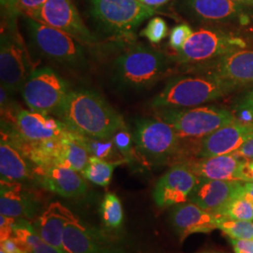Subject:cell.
Returning <instances> with one entry per match:
<instances>
[{"label":"cell","mask_w":253,"mask_h":253,"mask_svg":"<svg viewBox=\"0 0 253 253\" xmlns=\"http://www.w3.org/2000/svg\"><path fill=\"white\" fill-rule=\"evenodd\" d=\"M58 116L73 131L84 136L111 139L125 127L122 117L98 93L71 91Z\"/></svg>","instance_id":"6da1fadb"},{"label":"cell","mask_w":253,"mask_h":253,"mask_svg":"<svg viewBox=\"0 0 253 253\" xmlns=\"http://www.w3.org/2000/svg\"><path fill=\"white\" fill-rule=\"evenodd\" d=\"M244 84L216 76L197 74L172 78L151 102L162 109L190 108L225 97Z\"/></svg>","instance_id":"7a4b0ae2"},{"label":"cell","mask_w":253,"mask_h":253,"mask_svg":"<svg viewBox=\"0 0 253 253\" xmlns=\"http://www.w3.org/2000/svg\"><path fill=\"white\" fill-rule=\"evenodd\" d=\"M168 68L165 54L138 44L118 55L114 63V80L125 89L146 90L162 79Z\"/></svg>","instance_id":"3957f363"},{"label":"cell","mask_w":253,"mask_h":253,"mask_svg":"<svg viewBox=\"0 0 253 253\" xmlns=\"http://www.w3.org/2000/svg\"><path fill=\"white\" fill-rule=\"evenodd\" d=\"M93 18L102 30L118 39H130L136 28L155 14L138 0H89Z\"/></svg>","instance_id":"277c9868"},{"label":"cell","mask_w":253,"mask_h":253,"mask_svg":"<svg viewBox=\"0 0 253 253\" xmlns=\"http://www.w3.org/2000/svg\"><path fill=\"white\" fill-rule=\"evenodd\" d=\"M159 118L174 128L181 138L203 139L222 126L237 121L235 114L217 106L162 109Z\"/></svg>","instance_id":"5b68a950"},{"label":"cell","mask_w":253,"mask_h":253,"mask_svg":"<svg viewBox=\"0 0 253 253\" xmlns=\"http://www.w3.org/2000/svg\"><path fill=\"white\" fill-rule=\"evenodd\" d=\"M25 24L32 43L47 58L72 68L85 66L86 58L76 39L54 27L25 16Z\"/></svg>","instance_id":"8992f818"},{"label":"cell","mask_w":253,"mask_h":253,"mask_svg":"<svg viewBox=\"0 0 253 253\" xmlns=\"http://www.w3.org/2000/svg\"><path fill=\"white\" fill-rule=\"evenodd\" d=\"M70 92L67 82L48 67L32 71L21 89L29 109L43 115H58Z\"/></svg>","instance_id":"52a82bcc"},{"label":"cell","mask_w":253,"mask_h":253,"mask_svg":"<svg viewBox=\"0 0 253 253\" xmlns=\"http://www.w3.org/2000/svg\"><path fill=\"white\" fill-rule=\"evenodd\" d=\"M180 136L161 118H141L136 121L133 140L140 154L151 163H163L178 153Z\"/></svg>","instance_id":"ba28073f"},{"label":"cell","mask_w":253,"mask_h":253,"mask_svg":"<svg viewBox=\"0 0 253 253\" xmlns=\"http://www.w3.org/2000/svg\"><path fill=\"white\" fill-rule=\"evenodd\" d=\"M244 40L225 33L201 29L194 32L177 54L183 63L201 64L244 49Z\"/></svg>","instance_id":"9c48e42d"},{"label":"cell","mask_w":253,"mask_h":253,"mask_svg":"<svg viewBox=\"0 0 253 253\" xmlns=\"http://www.w3.org/2000/svg\"><path fill=\"white\" fill-rule=\"evenodd\" d=\"M29 59L23 40L9 25L1 32L0 42V79L1 84L14 94L21 91L29 74Z\"/></svg>","instance_id":"30bf717a"},{"label":"cell","mask_w":253,"mask_h":253,"mask_svg":"<svg viewBox=\"0 0 253 253\" xmlns=\"http://www.w3.org/2000/svg\"><path fill=\"white\" fill-rule=\"evenodd\" d=\"M28 17L66 32L82 44L94 45L97 42L96 37L84 25L72 0H47L41 9Z\"/></svg>","instance_id":"8fae6325"},{"label":"cell","mask_w":253,"mask_h":253,"mask_svg":"<svg viewBox=\"0 0 253 253\" xmlns=\"http://www.w3.org/2000/svg\"><path fill=\"white\" fill-rule=\"evenodd\" d=\"M198 179L187 164L173 166L163 174L154 188L153 199L156 205L165 208L187 203Z\"/></svg>","instance_id":"7c38bea8"},{"label":"cell","mask_w":253,"mask_h":253,"mask_svg":"<svg viewBox=\"0 0 253 253\" xmlns=\"http://www.w3.org/2000/svg\"><path fill=\"white\" fill-rule=\"evenodd\" d=\"M243 188V181L199 178L190 193L189 201L220 217L223 210L232 201L241 197Z\"/></svg>","instance_id":"4fadbf2b"},{"label":"cell","mask_w":253,"mask_h":253,"mask_svg":"<svg viewBox=\"0 0 253 253\" xmlns=\"http://www.w3.org/2000/svg\"><path fill=\"white\" fill-rule=\"evenodd\" d=\"M12 122L16 136L27 145L58 139L69 129L63 121L22 109H17Z\"/></svg>","instance_id":"5bb4252c"},{"label":"cell","mask_w":253,"mask_h":253,"mask_svg":"<svg viewBox=\"0 0 253 253\" xmlns=\"http://www.w3.org/2000/svg\"><path fill=\"white\" fill-rule=\"evenodd\" d=\"M193 72L245 84L253 81V51L240 50L208 62L197 64Z\"/></svg>","instance_id":"9a60e30c"},{"label":"cell","mask_w":253,"mask_h":253,"mask_svg":"<svg viewBox=\"0 0 253 253\" xmlns=\"http://www.w3.org/2000/svg\"><path fill=\"white\" fill-rule=\"evenodd\" d=\"M253 138V122L235 121L201 140L198 157L210 158L235 152Z\"/></svg>","instance_id":"2e32d148"},{"label":"cell","mask_w":253,"mask_h":253,"mask_svg":"<svg viewBox=\"0 0 253 253\" xmlns=\"http://www.w3.org/2000/svg\"><path fill=\"white\" fill-rule=\"evenodd\" d=\"M220 218L189 202L174 208L170 216V221L181 240H184L193 234L211 233L217 229Z\"/></svg>","instance_id":"e0dca14e"},{"label":"cell","mask_w":253,"mask_h":253,"mask_svg":"<svg viewBox=\"0 0 253 253\" xmlns=\"http://www.w3.org/2000/svg\"><path fill=\"white\" fill-rule=\"evenodd\" d=\"M248 163L249 161L231 153L200 158L186 164L199 178L246 182L244 169Z\"/></svg>","instance_id":"ac0fdd59"},{"label":"cell","mask_w":253,"mask_h":253,"mask_svg":"<svg viewBox=\"0 0 253 253\" xmlns=\"http://www.w3.org/2000/svg\"><path fill=\"white\" fill-rule=\"evenodd\" d=\"M38 169L42 187L62 197H79L87 190L84 177L69 167L51 165Z\"/></svg>","instance_id":"d6986e66"},{"label":"cell","mask_w":253,"mask_h":253,"mask_svg":"<svg viewBox=\"0 0 253 253\" xmlns=\"http://www.w3.org/2000/svg\"><path fill=\"white\" fill-rule=\"evenodd\" d=\"M78 218L69 208L58 202H54L39 217L34 227L38 234L46 242L52 245L60 253H65L62 244L64 230L70 222Z\"/></svg>","instance_id":"ffe728a7"},{"label":"cell","mask_w":253,"mask_h":253,"mask_svg":"<svg viewBox=\"0 0 253 253\" xmlns=\"http://www.w3.org/2000/svg\"><path fill=\"white\" fill-rule=\"evenodd\" d=\"M90 154L84 140V135L71 128L58 139L54 152V165H62L82 172L88 163Z\"/></svg>","instance_id":"44dd1931"},{"label":"cell","mask_w":253,"mask_h":253,"mask_svg":"<svg viewBox=\"0 0 253 253\" xmlns=\"http://www.w3.org/2000/svg\"><path fill=\"white\" fill-rule=\"evenodd\" d=\"M31 168L27 156L22 153L7 136L1 133L0 141V173L1 180L17 182L31 177Z\"/></svg>","instance_id":"7402d4cb"},{"label":"cell","mask_w":253,"mask_h":253,"mask_svg":"<svg viewBox=\"0 0 253 253\" xmlns=\"http://www.w3.org/2000/svg\"><path fill=\"white\" fill-rule=\"evenodd\" d=\"M63 250L65 253H118L117 250L101 243L78 219L70 222L64 230Z\"/></svg>","instance_id":"603a6c76"},{"label":"cell","mask_w":253,"mask_h":253,"mask_svg":"<svg viewBox=\"0 0 253 253\" xmlns=\"http://www.w3.org/2000/svg\"><path fill=\"white\" fill-rule=\"evenodd\" d=\"M34 202L16 182L1 180L0 215L14 218L30 217L34 214Z\"/></svg>","instance_id":"cb8c5ba5"},{"label":"cell","mask_w":253,"mask_h":253,"mask_svg":"<svg viewBox=\"0 0 253 253\" xmlns=\"http://www.w3.org/2000/svg\"><path fill=\"white\" fill-rule=\"evenodd\" d=\"M195 13L208 21H223L237 16L243 6L232 0H190Z\"/></svg>","instance_id":"d4e9b609"},{"label":"cell","mask_w":253,"mask_h":253,"mask_svg":"<svg viewBox=\"0 0 253 253\" xmlns=\"http://www.w3.org/2000/svg\"><path fill=\"white\" fill-rule=\"evenodd\" d=\"M13 236L25 245L31 253H62L38 234L35 227L24 218L15 221Z\"/></svg>","instance_id":"484cf974"},{"label":"cell","mask_w":253,"mask_h":253,"mask_svg":"<svg viewBox=\"0 0 253 253\" xmlns=\"http://www.w3.org/2000/svg\"><path fill=\"white\" fill-rule=\"evenodd\" d=\"M120 162L111 163L103 159L90 156L88 163L82 172V175L92 183L100 186L107 187L112 180L113 172Z\"/></svg>","instance_id":"4316f807"},{"label":"cell","mask_w":253,"mask_h":253,"mask_svg":"<svg viewBox=\"0 0 253 253\" xmlns=\"http://www.w3.org/2000/svg\"><path fill=\"white\" fill-rule=\"evenodd\" d=\"M101 217L106 226L110 228H118L123 221V208L118 196L114 193H107L100 207Z\"/></svg>","instance_id":"83f0119b"},{"label":"cell","mask_w":253,"mask_h":253,"mask_svg":"<svg viewBox=\"0 0 253 253\" xmlns=\"http://www.w3.org/2000/svg\"><path fill=\"white\" fill-rule=\"evenodd\" d=\"M217 229L233 239L253 240V222L221 217Z\"/></svg>","instance_id":"f1b7e54d"},{"label":"cell","mask_w":253,"mask_h":253,"mask_svg":"<svg viewBox=\"0 0 253 253\" xmlns=\"http://www.w3.org/2000/svg\"><path fill=\"white\" fill-rule=\"evenodd\" d=\"M220 217H226L235 220H253V203L243 197H238L232 201Z\"/></svg>","instance_id":"f546056e"},{"label":"cell","mask_w":253,"mask_h":253,"mask_svg":"<svg viewBox=\"0 0 253 253\" xmlns=\"http://www.w3.org/2000/svg\"><path fill=\"white\" fill-rule=\"evenodd\" d=\"M84 140L90 156L105 159L112 156L114 149L117 148L113 139H100L84 135Z\"/></svg>","instance_id":"4dcf8cb0"},{"label":"cell","mask_w":253,"mask_h":253,"mask_svg":"<svg viewBox=\"0 0 253 253\" xmlns=\"http://www.w3.org/2000/svg\"><path fill=\"white\" fill-rule=\"evenodd\" d=\"M168 35V26L164 19L154 17L146 27L140 32V36L145 37L151 43L158 44Z\"/></svg>","instance_id":"1f68e13d"},{"label":"cell","mask_w":253,"mask_h":253,"mask_svg":"<svg viewBox=\"0 0 253 253\" xmlns=\"http://www.w3.org/2000/svg\"><path fill=\"white\" fill-rule=\"evenodd\" d=\"M193 33L194 32L191 27L187 24H180L175 26L170 33V46L173 50L179 52Z\"/></svg>","instance_id":"d6a6232c"},{"label":"cell","mask_w":253,"mask_h":253,"mask_svg":"<svg viewBox=\"0 0 253 253\" xmlns=\"http://www.w3.org/2000/svg\"><path fill=\"white\" fill-rule=\"evenodd\" d=\"M235 118L243 123L253 122V89L244 96L235 107Z\"/></svg>","instance_id":"836d02e7"},{"label":"cell","mask_w":253,"mask_h":253,"mask_svg":"<svg viewBox=\"0 0 253 253\" xmlns=\"http://www.w3.org/2000/svg\"><path fill=\"white\" fill-rule=\"evenodd\" d=\"M112 139L117 149L123 155H129L131 152L132 136L128 132L126 126L117 131L116 134L112 137Z\"/></svg>","instance_id":"e575fe53"},{"label":"cell","mask_w":253,"mask_h":253,"mask_svg":"<svg viewBox=\"0 0 253 253\" xmlns=\"http://www.w3.org/2000/svg\"><path fill=\"white\" fill-rule=\"evenodd\" d=\"M47 2V0H15L14 9L15 12L22 13L28 17L38 9H41Z\"/></svg>","instance_id":"d590c367"},{"label":"cell","mask_w":253,"mask_h":253,"mask_svg":"<svg viewBox=\"0 0 253 253\" xmlns=\"http://www.w3.org/2000/svg\"><path fill=\"white\" fill-rule=\"evenodd\" d=\"M0 250H3L6 253H31L27 247L14 236L0 242Z\"/></svg>","instance_id":"8d00e7d4"},{"label":"cell","mask_w":253,"mask_h":253,"mask_svg":"<svg viewBox=\"0 0 253 253\" xmlns=\"http://www.w3.org/2000/svg\"><path fill=\"white\" fill-rule=\"evenodd\" d=\"M15 221L14 217H7L4 215L0 216V242L13 236Z\"/></svg>","instance_id":"74e56055"},{"label":"cell","mask_w":253,"mask_h":253,"mask_svg":"<svg viewBox=\"0 0 253 253\" xmlns=\"http://www.w3.org/2000/svg\"><path fill=\"white\" fill-rule=\"evenodd\" d=\"M235 253H253V240L231 238Z\"/></svg>","instance_id":"f35d334b"},{"label":"cell","mask_w":253,"mask_h":253,"mask_svg":"<svg viewBox=\"0 0 253 253\" xmlns=\"http://www.w3.org/2000/svg\"><path fill=\"white\" fill-rule=\"evenodd\" d=\"M233 154L241 159H244L249 161L250 159H253V138L246 142L244 145H242L240 148L235 150Z\"/></svg>","instance_id":"ab89813d"},{"label":"cell","mask_w":253,"mask_h":253,"mask_svg":"<svg viewBox=\"0 0 253 253\" xmlns=\"http://www.w3.org/2000/svg\"><path fill=\"white\" fill-rule=\"evenodd\" d=\"M241 197L246 198L253 203V182L244 183V188H243Z\"/></svg>","instance_id":"60d3db41"},{"label":"cell","mask_w":253,"mask_h":253,"mask_svg":"<svg viewBox=\"0 0 253 253\" xmlns=\"http://www.w3.org/2000/svg\"><path fill=\"white\" fill-rule=\"evenodd\" d=\"M169 0H142L141 3H143L145 6L150 7L152 9H156L158 7H161L167 3Z\"/></svg>","instance_id":"b9f144b4"},{"label":"cell","mask_w":253,"mask_h":253,"mask_svg":"<svg viewBox=\"0 0 253 253\" xmlns=\"http://www.w3.org/2000/svg\"><path fill=\"white\" fill-rule=\"evenodd\" d=\"M245 178L246 182H253V164L252 163H247L244 169Z\"/></svg>","instance_id":"7bdbcfd3"},{"label":"cell","mask_w":253,"mask_h":253,"mask_svg":"<svg viewBox=\"0 0 253 253\" xmlns=\"http://www.w3.org/2000/svg\"><path fill=\"white\" fill-rule=\"evenodd\" d=\"M14 3H15V0H1V7L2 9L4 8L6 10H9L11 15L12 13H15Z\"/></svg>","instance_id":"ee69618b"},{"label":"cell","mask_w":253,"mask_h":253,"mask_svg":"<svg viewBox=\"0 0 253 253\" xmlns=\"http://www.w3.org/2000/svg\"><path fill=\"white\" fill-rule=\"evenodd\" d=\"M232 1H235L237 3H240V4H250L251 0H232Z\"/></svg>","instance_id":"f6af8a7d"},{"label":"cell","mask_w":253,"mask_h":253,"mask_svg":"<svg viewBox=\"0 0 253 253\" xmlns=\"http://www.w3.org/2000/svg\"><path fill=\"white\" fill-rule=\"evenodd\" d=\"M217 253V252H206V253Z\"/></svg>","instance_id":"bcb514c9"},{"label":"cell","mask_w":253,"mask_h":253,"mask_svg":"<svg viewBox=\"0 0 253 253\" xmlns=\"http://www.w3.org/2000/svg\"><path fill=\"white\" fill-rule=\"evenodd\" d=\"M0 253H6L3 250H0Z\"/></svg>","instance_id":"7dc6e473"},{"label":"cell","mask_w":253,"mask_h":253,"mask_svg":"<svg viewBox=\"0 0 253 253\" xmlns=\"http://www.w3.org/2000/svg\"><path fill=\"white\" fill-rule=\"evenodd\" d=\"M250 4H252V5H253V0H251V2H250Z\"/></svg>","instance_id":"c3c4849f"},{"label":"cell","mask_w":253,"mask_h":253,"mask_svg":"<svg viewBox=\"0 0 253 253\" xmlns=\"http://www.w3.org/2000/svg\"><path fill=\"white\" fill-rule=\"evenodd\" d=\"M138 1H140V2H141V1H142V0H138Z\"/></svg>","instance_id":"681fc988"},{"label":"cell","mask_w":253,"mask_h":253,"mask_svg":"<svg viewBox=\"0 0 253 253\" xmlns=\"http://www.w3.org/2000/svg\"><path fill=\"white\" fill-rule=\"evenodd\" d=\"M252 163H253V162H252Z\"/></svg>","instance_id":"f907efd6"}]
</instances>
